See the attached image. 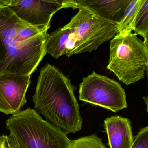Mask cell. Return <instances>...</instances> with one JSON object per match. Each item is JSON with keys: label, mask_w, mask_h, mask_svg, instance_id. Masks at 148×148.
I'll return each mask as SVG.
<instances>
[{"label": "cell", "mask_w": 148, "mask_h": 148, "mask_svg": "<svg viewBox=\"0 0 148 148\" xmlns=\"http://www.w3.org/2000/svg\"><path fill=\"white\" fill-rule=\"evenodd\" d=\"M74 90L70 80L48 63L41 69L33 96L36 111L66 134L82 129V119Z\"/></svg>", "instance_id": "obj_2"}, {"label": "cell", "mask_w": 148, "mask_h": 148, "mask_svg": "<svg viewBox=\"0 0 148 148\" xmlns=\"http://www.w3.org/2000/svg\"><path fill=\"white\" fill-rule=\"evenodd\" d=\"M0 148H13L8 136H0Z\"/></svg>", "instance_id": "obj_16"}, {"label": "cell", "mask_w": 148, "mask_h": 148, "mask_svg": "<svg viewBox=\"0 0 148 148\" xmlns=\"http://www.w3.org/2000/svg\"><path fill=\"white\" fill-rule=\"evenodd\" d=\"M143 38H144L143 43H144L145 48L147 50V53L148 54V32L146 34Z\"/></svg>", "instance_id": "obj_17"}, {"label": "cell", "mask_w": 148, "mask_h": 148, "mask_svg": "<svg viewBox=\"0 0 148 148\" xmlns=\"http://www.w3.org/2000/svg\"><path fill=\"white\" fill-rule=\"evenodd\" d=\"M131 1V0H64V3L66 8H85L105 21L119 24Z\"/></svg>", "instance_id": "obj_9"}, {"label": "cell", "mask_w": 148, "mask_h": 148, "mask_svg": "<svg viewBox=\"0 0 148 148\" xmlns=\"http://www.w3.org/2000/svg\"><path fill=\"white\" fill-rule=\"evenodd\" d=\"M78 9V13L66 25L75 43L73 55L96 50L119 34V24L105 21L85 8Z\"/></svg>", "instance_id": "obj_5"}, {"label": "cell", "mask_w": 148, "mask_h": 148, "mask_svg": "<svg viewBox=\"0 0 148 148\" xmlns=\"http://www.w3.org/2000/svg\"><path fill=\"white\" fill-rule=\"evenodd\" d=\"M135 34L144 37L148 32V0H142L132 27Z\"/></svg>", "instance_id": "obj_13"}, {"label": "cell", "mask_w": 148, "mask_h": 148, "mask_svg": "<svg viewBox=\"0 0 148 148\" xmlns=\"http://www.w3.org/2000/svg\"><path fill=\"white\" fill-rule=\"evenodd\" d=\"M79 92L80 101L114 112L128 107L125 90L120 83L95 72L83 78Z\"/></svg>", "instance_id": "obj_6"}, {"label": "cell", "mask_w": 148, "mask_h": 148, "mask_svg": "<svg viewBox=\"0 0 148 148\" xmlns=\"http://www.w3.org/2000/svg\"><path fill=\"white\" fill-rule=\"evenodd\" d=\"M147 77L148 79V67L147 70ZM143 100H144V102H145V104H146L147 106V111L148 113V94L145 97H143Z\"/></svg>", "instance_id": "obj_18"}, {"label": "cell", "mask_w": 148, "mask_h": 148, "mask_svg": "<svg viewBox=\"0 0 148 148\" xmlns=\"http://www.w3.org/2000/svg\"><path fill=\"white\" fill-rule=\"evenodd\" d=\"M6 127L13 148H71L72 141L66 133L30 108L12 115Z\"/></svg>", "instance_id": "obj_3"}, {"label": "cell", "mask_w": 148, "mask_h": 148, "mask_svg": "<svg viewBox=\"0 0 148 148\" xmlns=\"http://www.w3.org/2000/svg\"><path fill=\"white\" fill-rule=\"evenodd\" d=\"M71 148H107L96 135L79 138L72 141Z\"/></svg>", "instance_id": "obj_14"}, {"label": "cell", "mask_w": 148, "mask_h": 148, "mask_svg": "<svg viewBox=\"0 0 148 148\" xmlns=\"http://www.w3.org/2000/svg\"><path fill=\"white\" fill-rule=\"evenodd\" d=\"M31 76L15 74L0 75V112L14 115L27 103L26 94Z\"/></svg>", "instance_id": "obj_8"}, {"label": "cell", "mask_w": 148, "mask_h": 148, "mask_svg": "<svg viewBox=\"0 0 148 148\" xmlns=\"http://www.w3.org/2000/svg\"><path fill=\"white\" fill-rule=\"evenodd\" d=\"M104 124L110 148H131L134 138L129 119L119 116H112L105 119Z\"/></svg>", "instance_id": "obj_10"}, {"label": "cell", "mask_w": 148, "mask_h": 148, "mask_svg": "<svg viewBox=\"0 0 148 148\" xmlns=\"http://www.w3.org/2000/svg\"><path fill=\"white\" fill-rule=\"evenodd\" d=\"M107 68L127 85L134 84L145 76L148 54L143 41L130 33L116 35L110 41Z\"/></svg>", "instance_id": "obj_4"}, {"label": "cell", "mask_w": 148, "mask_h": 148, "mask_svg": "<svg viewBox=\"0 0 148 148\" xmlns=\"http://www.w3.org/2000/svg\"><path fill=\"white\" fill-rule=\"evenodd\" d=\"M71 37L72 32L66 25L51 34H47L45 45L46 53L55 58L66 55L67 47Z\"/></svg>", "instance_id": "obj_11"}, {"label": "cell", "mask_w": 148, "mask_h": 148, "mask_svg": "<svg viewBox=\"0 0 148 148\" xmlns=\"http://www.w3.org/2000/svg\"><path fill=\"white\" fill-rule=\"evenodd\" d=\"M142 0H131L119 23V34L132 33V27Z\"/></svg>", "instance_id": "obj_12"}, {"label": "cell", "mask_w": 148, "mask_h": 148, "mask_svg": "<svg viewBox=\"0 0 148 148\" xmlns=\"http://www.w3.org/2000/svg\"><path fill=\"white\" fill-rule=\"evenodd\" d=\"M0 4L8 7L27 24L47 30L50 27L53 15L60 10L66 8L64 0H0Z\"/></svg>", "instance_id": "obj_7"}, {"label": "cell", "mask_w": 148, "mask_h": 148, "mask_svg": "<svg viewBox=\"0 0 148 148\" xmlns=\"http://www.w3.org/2000/svg\"><path fill=\"white\" fill-rule=\"evenodd\" d=\"M47 30L27 24L0 4V75L31 76L47 54Z\"/></svg>", "instance_id": "obj_1"}, {"label": "cell", "mask_w": 148, "mask_h": 148, "mask_svg": "<svg viewBox=\"0 0 148 148\" xmlns=\"http://www.w3.org/2000/svg\"><path fill=\"white\" fill-rule=\"evenodd\" d=\"M131 148H148V126L142 129L134 137Z\"/></svg>", "instance_id": "obj_15"}]
</instances>
